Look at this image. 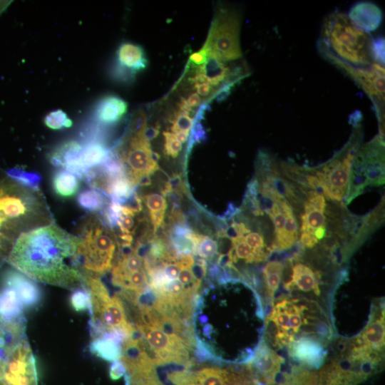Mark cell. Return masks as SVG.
I'll use <instances>...</instances> for the list:
<instances>
[{
	"label": "cell",
	"mask_w": 385,
	"mask_h": 385,
	"mask_svg": "<svg viewBox=\"0 0 385 385\" xmlns=\"http://www.w3.org/2000/svg\"><path fill=\"white\" fill-rule=\"evenodd\" d=\"M52 223L43 195L8 175L0 178V232L16 241L20 235Z\"/></svg>",
	"instance_id": "5"
},
{
	"label": "cell",
	"mask_w": 385,
	"mask_h": 385,
	"mask_svg": "<svg viewBox=\"0 0 385 385\" xmlns=\"http://www.w3.org/2000/svg\"><path fill=\"white\" fill-rule=\"evenodd\" d=\"M7 175L21 185L38 190L41 181V176L36 172L27 171L21 168H12L7 172Z\"/></svg>",
	"instance_id": "34"
},
{
	"label": "cell",
	"mask_w": 385,
	"mask_h": 385,
	"mask_svg": "<svg viewBox=\"0 0 385 385\" xmlns=\"http://www.w3.org/2000/svg\"><path fill=\"white\" fill-rule=\"evenodd\" d=\"M128 111L127 103L115 95L101 98L94 107L93 118L97 125L104 127L118 123Z\"/></svg>",
	"instance_id": "22"
},
{
	"label": "cell",
	"mask_w": 385,
	"mask_h": 385,
	"mask_svg": "<svg viewBox=\"0 0 385 385\" xmlns=\"http://www.w3.org/2000/svg\"><path fill=\"white\" fill-rule=\"evenodd\" d=\"M359 118L353 120L354 129L349 140L329 160L312 170L318 178L322 194L328 200L342 202L346 197L350 170L354 158L361 146L363 130Z\"/></svg>",
	"instance_id": "9"
},
{
	"label": "cell",
	"mask_w": 385,
	"mask_h": 385,
	"mask_svg": "<svg viewBox=\"0 0 385 385\" xmlns=\"http://www.w3.org/2000/svg\"><path fill=\"white\" fill-rule=\"evenodd\" d=\"M288 346L293 359L312 367H319L327 354L322 339L312 336H302Z\"/></svg>",
	"instance_id": "19"
},
{
	"label": "cell",
	"mask_w": 385,
	"mask_h": 385,
	"mask_svg": "<svg viewBox=\"0 0 385 385\" xmlns=\"http://www.w3.org/2000/svg\"><path fill=\"white\" fill-rule=\"evenodd\" d=\"M82 145L81 160L88 170L104 163L111 153L103 141L90 140L83 142Z\"/></svg>",
	"instance_id": "30"
},
{
	"label": "cell",
	"mask_w": 385,
	"mask_h": 385,
	"mask_svg": "<svg viewBox=\"0 0 385 385\" xmlns=\"http://www.w3.org/2000/svg\"><path fill=\"white\" fill-rule=\"evenodd\" d=\"M3 380L10 385H38L35 358L26 338L9 356Z\"/></svg>",
	"instance_id": "15"
},
{
	"label": "cell",
	"mask_w": 385,
	"mask_h": 385,
	"mask_svg": "<svg viewBox=\"0 0 385 385\" xmlns=\"http://www.w3.org/2000/svg\"><path fill=\"white\" fill-rule=\"evenodd\" d=\"M193 375L195 385H247L240 374L217 366H204Z\"/></svg>",
	"instance_id": "25"
},
{
	"label": "cell",
	"mask_w": 385,
	"mask_h": 385,
	"mask_svg": "<svg viewBox=\"0 0 385 385\" xmlns=\"http://www.w3.org/2000/svg\"><path fill=\"white\" fill-rule=\"evenodd\" d=\"M112 151L122 165L125 176L133 188L151 184L150 176L159 167L147 135L144 113L138 115L121 143Z\"/></svg>",
	"instance_id": "7"
},
{
	"label": "cell",
	"mask_w": 385,
	"mask_h": 385,
	"mask_svg": "<svg viewBox=\"0 0 385 385\" xmlns=\"http://www.w3.org/2000/svg\"><path fill=\"white\" fill-rule=\"evenodd\" d=\"M77 250L78 267L83 276L100 277L111 270L119 245L113 231L104 220L92 214L83 220Z\"/></svg>",
	"instance_id": "6"
},
{
	"label": "cell",
	"mask_w": 385,
	"mask_h": 385,
	"mask_svg": "<svg viewBox=\"0 0 385 385\" xmlns=\"http://www.w3.org/2000/svg\"><path fill=\"white\" fill-rule=\"evenodd\" d=\"M384 183V136L379 134L361 145L354 158L344 205L359 195L366 186H379Z\"/></svg>",
	"instance_id": "11"
},
{
	"label": "cell",
	"mask_w": 385,
	"mask_h": 385,
	"mask_svg": "<svg viewBox=\"0 0 385 385\" xmlns=\"http://www.w3.org/2000/svg\"><path fill=\"white\" fill-rule=\"evenodd\" d=\"M1 281L11 285L16 291L24 309L36 308L41 303L42 292L34 280L18 270H9Z\"/></svg>",
	"instance_id": "20"
},
{
	"label": "cell",
	"mask_w": 385,
	"mask_h": 385,
	"mask_svg": "<svg viewBox=\"0 0 385 385\" xmlns=\"http://www.w3.org/2000/svg\"><path fill=\"white\" fill-rule=\"evenodd\" d=\"M164 153L172 158H175L182 150L183 145L170 131H163Z\"/></svg>",
	"instance_id": "38"
},
{
	"label": "cell",
	"mask_w": 385,
	"mask_h": 385,
	"mask_svg": "<svg viewBox=\"0 0 385 385\" xmlns=\"http://www.w3.org/2000/svg\"><path fill=\"white\" fill-rule=\"evenodd\" d=\"M0 385H10V384L2 379V380H0Z\"/></svg>",
	"instance_id": "46"
},
{
	"label": "cell",
	"mask_w": 385,
	"mask_h": 385,
	"mask_svg": "<svg viewBox=\"0 0 385 385\" xmlns=\"http://www.w3.org/2000/svg\"><path fill=\"white\" fill-rule=\"evenodd\" d=\"M70 302L71 307L76 312H82L90 309L91 295L88 289L84 284L73 290L70 297Z\"/></svg>",
	"instance_id": "36"
},
{
	"label": "cell",
	"mask_w": 385,
	"mask_h": 385,
	"mask_svg": "<svg viewBox=\"0 0 385 385\" xmlns=\"http://www.w3.org/2000/svg\"><path fill=\"white\" fill-rule=\"evenodd\" d=\"M167 192L163 189L160 191H150L141 195L138 194L143 207L146 208L148 219L154 235L163 227L165 215L168 207Z\"/></svg>",
	"instance_id": "24"
},
{
	"label": "cell",
	"mask_w": 385,
	"mask_h": 385,
	"mask_svg": "<svg viewBox=\"0 0 385 385\" xmlns=\"http://www.w3.org/2000/svg\"><path fill=\"white\" fill-rule=\"evenodd\" d=\"M111 281L120 290L138 292L148 287L143 260L136 247L119 249L111 269Z\"/></svg>",
	"instance_id": "14"
},
{
	"label": "cell",
	"mask_w": 385,
	"mask_h": 385,
	"mask_svg": "<svg viewBox=\"0 0 385 385\" xmlns=\"http://www.w3.org/2000/svg\"><path fill=\"white\" fill-rule=\"evenodd\" d=\"M318 47L327 60L351 78L377 63L374 55V39L343 13L334 12L325 18Z\"/></svg>",
	"instance_id": "4"
},
{
	"label": "cell",
	"mask_w": 385,
	"mask_h": 385,
	"mask_svg": "<svg viewBox=\"0 0 385 385\" xmlns=\"http://www.w3.org/2000/svg\"><path fill=\"white\" fill-rule=\"evenodd\" d=\"M374 55L375 61L384 65V38H379L374 40Z\"/></svg>",
	"instance_id": "39"
},
{
	"label": "cell",
	"mask_w": 385,
	"mask_h": 385,
	"mask_svg": "<svg viewBox=\"0 0 385 385\" xmlns=\"http://www.w3.org/2000/svg\"><path fill=\"white\" fill-rule=\"evenodd\" d=\"M148 59L143 48L131 42L121 43L116 51L115 62L111 68V76L117 81L131 83L136 74L145 69Z\"/></svg>",
	"instance_id": "16"
},
{
	"label": "cell",
	"mask_w": 385,
	"mask_h": 385,
	"mask_svg": "<svg viewBox=\"0 0 385 385\" xmlns=\"http://www.w3.org/2000/svg\"><path fill=\"white\" fill-rule=\"evenodd\" d=\"M190 385H195V384H194V381H193V384H190Z\"/></svg>",
	"instance_id": "47"
},
{
	"label": "cell",
	"mask_w": 385,
	"mask_h": 385,
	"mask_svg": "<svg viewBox=\"0 0 385 385\" xmlns=\"http://www.w3.org/2000/svg\"><path fill=\"white\" fill-rule=\"evenodd\" d=\"M171 122L170 132L173 134L178 132L190 133L194 124V120L189 114L180 111L175 113Z\"/></svg>",
	"instance_id": "37"
},
{
	"label": "cell",
	"mask_w": 385,
	"mask_h": 385,
	"mask_svg": "<svg viewBox=\"0 0 385 385\" xmlns=\"http://www.w3.org/2000/svg\"><path fill=\"white\" fill-rule=\"evenodd\" d=\"M349 19L358 28L368 32L376 30L382 21L381 9L371 2H359L349 11Z\"/></svg>",
	"instance_id": "26"
},
{
	"label": "cell",
	"mask_w": 385,
	"mask_h": 385,
	"mask_svg": "<svg viewBox=\"0 0 385 385\" xmlns=\"http://www.w3.org/2000/svg\"><path fill=\"white\" fill-rule=\"evenodd\" d=\"M257 192L260 207L273 226L275 252L291 249L298 241L299 232L297 218L290 205L284 199H272Z\"/></svg>",
	"instance_id": "13"
},
{
	"label": "cell",
	"mask_w": 385,
	"mask_h": 385,
	"mask_svg": "<svg viewBox=\"0 0 385 385\" xmlns=\"http://www.w3.org/2000/svg\"><path fill=\"white\" fill-rule=\"evenodd\" d=\"M25 316L8 318L0 315V380L6 362L16 347L26 337Z\"/></svg>",
	"instance_id": "17"
},
{
	"label": "cell",
	"mask_w": 385,
	"mask_h": 385,
	"mask_svg": "<svg viewBox=\"0 0 385 385\" xmlns=\"http://www.w3.org/2000/svg\"><path fill=\"white\" fill-rule=\"evenodd\" d=\"M308 309L302 299L286 297L277 298L265 319L263 339L267 342H264L274 346H289L297 339V334H299V338L309 336L302 329L304 326L309 324L327 325L309 322L310 319L317 318L312 313L306 314Z\"/></svg>",
	"instance_id": "8"
},
{
	"label": "cell",
	"mask_w": 385,
	"mask_h": 385,
	"mask_svg": "<svg viewBox=\"0 0 385 385\" xmlns=\"http://www.w3.org/2000/svg\"><path fill=\"white\" fill-rule=\"evenodd\" d=\"M91 295L90 333L91 337L106 331L120 330L130 335L135 329L128 320L124 304L116 294L111 296L98 277L83 276Z\"/></svg>",
	"instance_id": "10"
},
{
	"label": "cell",
	"mask_w": 385,
	"mask_h": 385,
	"mask_svg": "<svg viewBox=\"0 0 385 385\" xmlns=\"http://www.w3.org/2000/svg\"><path fill=\"white\" fill-rule=\"evenodd\" d=\"M186 100L191 108L199 106L201 102V98L196 92L191 93Z\"/></svg>",
	"instance_id": "43"
},
{
	"label": "cell",
	"mask_w": 385,
	"mask_h": 385,
	"mask_svg": "<svg viewBox=\"0 0 385 385\" xmlns=\"http://www.w3.org/2000/svg\"><path fill=\"white\" fill-rule=\"evenodd\" d=\"M80 242L51 223L20 235L7 262L36 282L74 290L83 285L77 260Z\"/></svg>",
	"instance_id": "2"
},
{
	"label": "cell",
	"mask_w": 385,
	"mask_h": 385,
	"mask_svg": "<svg viewBox=\"0 0 385 385\" xmlns=\"http://www.w3.org/2000/svg\"><path fill=\"white\" fill-rule=\"evenodd\" d=\"M354 342L363 348L381 353L384 345V313L376 314Z\"/></svg>",
	"instance_id": "27"
},
{
	"label": "cell",
	"mask_w": 385,
	"mask_h": 385,
	"mask_svg": "<svg viewBox=\"0 0 385 385\" xmlns=\"http://www.w3.org/2000/svg\"><path fill=\"white\" fill-rule=\"evenodd\" d=\"M194 88L196 90V93L199 96H206L212 91L213 87H212L207 83H195Z\"/></svg>",
	"instance_id": "42"
},
{
	"label": "cell",
	"mask_w": 385,
	"mask_h": 385,
	"mask_svg": "<svg viewBox=\"0 0 385 385\" xmlns=\"http://www.w3.org/2000/svg\"><path fill=\"white\" fill-rule=\"evenodd\" d=\"M154 296L180 314L192 317L207 263L191 254L180 255L168 245L162 256L141 255Z\"/></svg>",
	"instance_id": "3"
},
{
	"label": "cell",
	"mask_w": 385,
	"mask_h": 385,
	"mask_svg": "<svg viewBox=\"0 0 385 385\" xmlns=\"http://www.w3.org/2000/svg\"><path fill=\"white\" fill-rule=\"evenodd\" d=\"M207 58L205 50L202 48L200 51L192 53L190 56V60L197 66H202L206 62Z\"/></svg>",
	"instance_id": "41"
},
{
	"label": "cell",
	"mask_w": 385,
	"mask_h": 385,
	"mask_svg": "<svg viewBox=\"0 0 385 385\" xmlns=\"http://www.w3.org/2000/svg\"><path fill=\"white\" fill-rule=\"evenodd\" d=\"M283 263L274 260L268 262L262 270V279L267 300L270 304L274 301L275 292L278 290L282 275Z\"/></svg>",
	"instance_id": "32"
},
{
	"label": "cell",
	"mask_w": 385,
	"mask_h": 385,
	"mask_svg": "<svg viewBox=\"0 0 385 385\" xmlns=\"http://www.w3.org/2000/svg\"><path fill=\"white\" fill-rule=\"evenodd\" d=\"M262 299L247 282L220 276L200 293L192 328L200 360L242 364L253 357L263 339Z\"/></svg>",
	"instance_id": "1"
},
{
	"label": "cell",
	"mask_w": 385,
	"mask_h": 385,
	"mask_svg": "<svg viewBox=\"0 0 385 385\" xmlns=\"http://www.w3.org/2000/svg\"><path fill=\"white\" fill-rule=\"evenodd\" d=\"M78 205L83 210L97 212L104 210L108 205L106 195L95 188L83 190L77 196Z\"/></svg>",
	"instance_id": "33"
},
{
	"label": "cell",
	"mask_w": 385,
	"mask_h": 385,
	"mask_svg": "<svg viewBox=\"0 0 385 385\" xmlns=\"http://www.w3.org/2000/svg\"><path fill=\"white\" fill-rule=\"evenodd\" d=\"M8 1H0V14L8 6Z\"/></svg>",
	"instance_id": "45"
},
{
	"label": "cell",
	"mask_w": 385,
	"mask_h": 385,
	"mask_svg": "<svg viewBox=\"0 0 385 385\" xmlns=\"http://www.w3.org/2000/svg\"><path fill=\"white\" fill-rule=\"evenodd\" d=\"M51 183L54 192L63 198L73 196L80 186L78 177L63 169L55 171L52 176Z\"/></svg>",
	"instance_id": "31"
},
{
	"label": "cell",
	"mask_w": 385,
	"mask_h": 385,
	"mask_svg": "<svg viewBox=\"0 0 385 385\" xmlns=\"http://www.w3.org/2000/svg\"><path fill=\"white\" fill-rule=\"evenodd\" d=\"M125 373V368L120 360L113 361L109 369V375L113 380L124 376Z\"/></svg>",
	"instance_id": "40"
},
{
	"label": "cell",
	"mask_w": 385,
	"mask_h": 385,
	"mask_svg": "<svg viewBox=\"0 0 385 385\" xmlns=\"http://www.w3.org/2000/svg\"><path fill=\"white\" fill-rule=\"evenodd\" d=\"M241 14L236 9L221 7L215 14L202 47L208 57L220 61L237 60L242 56L240 46Z\"/></svg>",
	"instance_id": "12"
},
{
	"label": "cell",
	"mask_w": 385,
	"mask_h": 385,
	"mask_svg": "<svg viewBox=\"0 0 385 385\" xmlns=\"http://www.w3.org/2000/svg\"><path fill=\"white\" fill-rule=\"evenodd\" d=\"M82 143L70 140L61 143L49 154V162L59 169L66 170L80 178H85L88 170L81 160Z\"/></svg>",
	"instance_id": "18"
},
{
	"label": "cell",
	"mask_w": 385,
	"mask_h": 385,
	"mask_svg": "<svg viewBox=\"0 0 385 385\" xmlns=\"http://www.w3.org/2000/svg\"><path fill=\"white\" fill-rule=\"evenodd\" d=\"M282 358L262 339L253 357L250 361L249 369L257 381L271 376L283 362Z\"/></svg>",
	"instance_id": "23"
},
{
	"label": "cell",
	"mask_w": 385,
	"mask_h": 385,
	"mask_svg": "<svg viewBox=\"0 0 385 385\" xmlns=\"http://www.w3.org/2000/svg\"><path fill=\"white\" fill-rule=\"evenodd\" d=\"M179 111L189 114L192 108L188 104L186 99L183 98L178 104Z\"/></svg>",
	"instance_id": "44"
},
{
	"label": "cell",
	"mask_w": 385,
	"mask_h": 385,
	"mask_svg": "<svg viewBox=\"0 0 385 385\" xmlns=\"http://www.w3.org/2000/svg\"><path fill=\"white\" fill-rule=\"evenodd\" d=\"M193 240L195 256L205 260L207 265L214 262V267L217 266V261L220 256V247L216 233L214 237L193 230Z\"/></svg>",
	"instance_id": "28"
},
{
	"label": "cell",
	"mask_w": 385,
	"mask_h": 385,
	"mask_svg": "<svg viewBox=\"0 0 385 385\" xmlns=\"http://www.w3.org/2000/svg\"><path fill=\"white\" fill-rule=\"evenodd\" d=\"M127 334L120 330L106 331L91 337L89 351L108 361L120 359L122 346Z\"/></svg>",
	"instance_id": "21"
},
{
	"label": "cell",
	"mask_w": 385,
	"mask_h": 385,
	"mask_svg": "<svg viewBox=\"0 0 385 385\" xmlns=\"http://www.w3.org/2000/svg\"><path fill=\"white\" fill-rule=\"evenodd\" d=\"M24 307L14 287L1 281L0 282V315L8 318L24 316Z\"/></svg>",
	"instance_id": "29"
},
{
	"label": "cell",
	"mask_w": 385,
	"mask_h": 385,
	"mask_svg": "<svg viewBox=\"0 0 385 385\" xmlns=\"http://www.w3.org/2000/svg\"><path fill=\"white\" fill-rule=\"evenodd\" d=\"M45 125L52 130H61L71 127L73 123L67 114L61 109L52 111L44 118Z\"/></svg>",
	"instance_id": "35"
}]
</instances>
